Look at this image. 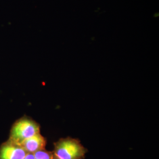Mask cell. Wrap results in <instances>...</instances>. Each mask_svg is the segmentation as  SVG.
<instances>
[{
	"mask_svg": "<svg viewBox=\"0 0 159 159\" xmlns=\"http://www.w3.org/2000/svg\"><path fill=\"white\" fill-rule=\"evenodd\" d=\"M54 146L52 153L60 159H84L87 152L79 140L71 137L60 139Z\"/></svg>",
	"mask_w": 159,
	"mask_h": 159,
	"instance_id": "obj_1",
	"label": "cell"
},
{
	"mask_svg": "<svg viewBox=\"0 0 159 159\" xmlns=\"http://www.w3.org/2000/svg\"><path fill=\"white\" fill-rule=\"evenodd\" d=\"M40 133V125L37 122L28 117H24L14 124L9 140L20 144L23 140Z\"/></svg>",
	"mask_w": 159,
	"mask_h": 159,
	"instance_id": "obj_2",
	"label": "cell"
},
{
	"mask_svg": "<svg viewBox=\"0 0 159 159\" xmlns=\"http://www.w3.org/2000/svg\"><path fill=\"white\" fill-rule=\"evenodd\" d=\"M27 153L20 144L10 140L0 147V159H23Z\"/></svg>",
	"mask_w": 159,
	"mask_h": 159,
	"instance_id": "obj_3",
	"label": "cell"
},
{
	"mask_svg": "<svg viewBox=\"0 0 159 159\" xmlns=\"http://www.w3.org/2000/svg\"><path fill=\"white\" fill-rule=\"evenodd\" d=\"M46 143L47 141L45 137L43 136L40 133L23 140L18 144H20L27 153L34 154L38 151L44 150Z\"/></svg>",
	"mask_w": 159,
	"mask_h": 159,
	"instance_id": "obj_4",
	"label": "cell"
},
{
	"mask_svg": "<svg viewBox=\"0 0 159 159\" xmlns=\"http://www.w3.org/2000/svg\"><path fill=\"white\" fill-rule=\"evenodd\" d=\"M35 159H54V155L52 152L45 149L38 151L34 153Z\"/></svg>",
	"mask_w": 159,
	"mask_h": 159,
	"instance_id": "obj_5",
	"label": "cell"
},
{
	"mask_svg": "<svg viewBox=\"0 0 159 159\" xmlns=\"http://www.w3.org/2000/svg\"><path fill=\"white\" fill-rule=\"evenodd\" d=\"M23 159H35L34 154L27 153L26 154L25 157Z\"/></svg>",
	"mask_w": 159,
	"mask_h": 159,
	"instance_id": "obj_6",
	"label": "cell"
},
{
	"mask_svg": "<svg viewBox=\"0 0 159 159\" xmlns=\"http://www.w3.org/2000/svg\"><path fill=\"white\" fill-rule=\"evenodd\" d=\"M54 159H58V158H57V157H56V156H54Z\"/></svg>",
	"mask_w": 159,
	"mask_h": 159,
	"instance_id": "obj_7",
	"label": "cell"
}]
</instances>
